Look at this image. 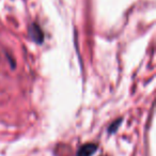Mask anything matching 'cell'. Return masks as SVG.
Instances as JSON below:
<instances>
[{
  "mask_svg": "<svg viewBox=\"0 0 156 156\" xmlns=\"http://www.w3.org/2000/svg\"><path fill=\"white\" fill-rule=\"evenodd\" d=\"M28 32H29V37L37 44L43 43L44 41V34L42 29L40 28V26L37 24V23H33L29 26L28 28Z\"/></svg>",
  "mask_w": 156,
  "mask_h": 156,
  "instance_id": "1",
  "label": "cell"
},
{
  "mask_svg": "<svg viewBox=\"0 0 156 156\" xmlns=\"http://www.w3.org/2000/svg\"><path fill=\"white\" fill-rule=\"evenodd\" d=\"M98 150V145L95 143H86L81 145L77 151L76 156H92Z\"/></svg>",
  "mask_w": 156,
  "mask_h": 156,
  "instance_id": "2",
  "label": "cell"
},
{
  "mask_svg": "<svg viewBox=\"0 0 156 156\" xmlns=\"http://www.w3.org/2000/svg\"><path fill=\"white\" fill-rule=\"evenodd\" d=\"M121 121H122L121 119L117 120V121L113 122V123L111 124L110 126H109V129H108V130H109V133H110V134H111V133H115V130L118 129V127H119V125H120V124H121Z\"/></svg>",
  "mask_w": 156,
  "mask_h": 156,
  "instance_id": "3",
  "label": "cell"
},
{
  "mask_svg": "<svg viewBox=\"0 0 156 156\" xmlns=\"http://www.w3.org/2000/svg\"><path fill=\"white\" fill-rule=\"evenodd\" d=\"M103 156H106V155H103Z\"/></svg>",
  "mask_w": 156,
  "mask_h": 156,
  "instance_id": "4",
  "label": "cell"
}]
</instances>
